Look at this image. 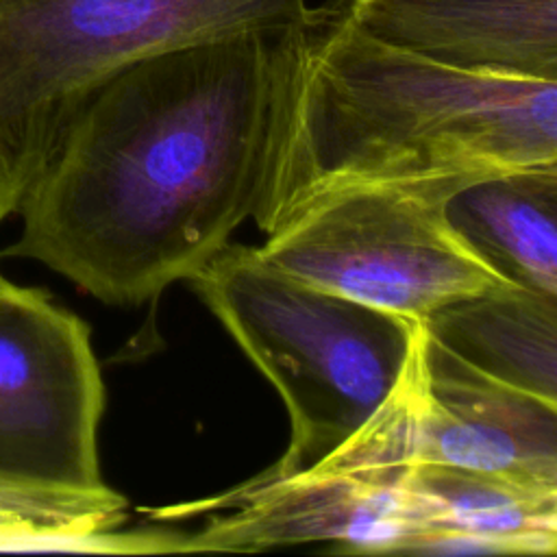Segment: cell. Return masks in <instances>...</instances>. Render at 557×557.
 Segmentation results:
<instances>
[{"label":"cell","instance_id":"obj_12","mask_svg":"<svg viewBox=\"0 0 557 557\" xmlns=\"http://www.w3.org/2000/svg\"><path fill=\"white\" fill-rule=\"evenodd\" d=\"M403 483L426 531H463L507 542L516 555H555L557 490L511 479L413 463Z\"/></svg>","mask_w":557,"mask_h":557},{"label":"cell","instance_id":"obj_7","mask_svg":"<svg viewBox=\"0 0 557 557\" xmlns=\"http://www.w3.org/2000/svg\"><path fill=\"white\" fill-rule=\"evenodd\" d=\"M366 429L376 457L396 468L437 463L557 490V405L472 372L422 324Z\"/></svg>","mask_w":557,"mask_h":557},{"label":"cell","instance_id":"obj_4","mask_svg":"<svg viewBox=\"0 0 557 557\" xmlns=\"http://www.w3.org/2000/svg\"><path fill=\"white\" fill-rule=\"evenodd\" d=\"M309 9V0H0V224L111 74L168 50L287 26Z\"/></svg>","mask_w":557,"mask_h":557},{"label":"cell","instance_id":"obj_1","mask_svg":"<svg viewBox=\"0 0 557 557\" xmlns=\"http://www.w3.org/2000/svg\"><path fill=\"white\" fill-rule=\"evenodd\" d=\"M305 20L152 54L102 81L26 191L0 257L37 261L107 305L189 281L259 209Z\"/></svg>","mask_w":557,"mask_h":557},{"label":"cell","instance_id":"obj_13","mask_svg":"<svg viewBox=\"0 0 557 557\" xmlns=\"http://www.w3.org/2000/svg\"><path fill=\"white\" fill-rule=\"evenodd\" d=\"M115 490L72 492L0 476V531H107L124 522Z\"/></svg>","mask_w":557,"mask_h":557},{"label":"cell","instance_id":"obj_5","mask_svg":"<svg viewBox=\"0 0 557 557\" xmlns=\"http://www.w3.org/2000/svg\"><path fill=\"white\" fill-rule=\"evenodd\" d=\"M479 176L359 181L298 205L257 248L281 270L409 320L511 285L455 233L446 200Z\"/></svg>","mask_w":557,"mask_h":557},{"label":"cell","instance_id":"obj_8","mask_svg":"<svg viewBox=\"0 0 557 557\" xmlns=\"http://www.w3.org/2000/svg\"><path fill=\"white\" fill-rule=\"evenodd\" d=\"M405 470L320 461L289 476H252L244 485L194 505L154 511L178 518L213 511L194 533H178L176 553L268 550L294 544H337L342 553H396L422 533L403 483Z\"/></svg>","mask_w":557,"mask_h":557},{"label":"cell","instance_id":"obj_9","mask_svg":"<svg viewBox=\"0 0 557 557\" xmlns=\"http://www.w3.org/2000/svg\"><path fill=\"white\" fill-rule=\"evenodd\" d=\"M370 37L424 59L557 81V0H346Z\"/></svg>","mask_w":557,"mask_h":557},{"label":"cell","instance_id":"obj_10","mask_svg":"<svg viewBox=\"0 0 557 557\" xmlns=\"http://www.w3.org/2000/svg\"><path fill=\"white\" fill-rule=\"evenodd\" d=\"M420 324L431 344L472 372L557 405V296L498 285Z\"/></svg>","mask_w":557,"mask_h":557},{"label":"cell","instance_id":"obj_3","mask_svg":"<svg viewBox=\"0 0 557 557\" xmlns=\"http://www.w3.org/2000/svg\"><path fill=\"white\" fill-rule=\"evenodd\" d=\"M189 283L283 396L289 444L261 476L307 470L346 444L394 392L420 320L311 285L226 244Z\"/></svg>","mask_w":557,"mask_h":557},{"label":"cell","instance_id":"obj_11","mask_svg":"<svg viewBox=\"0 0 557 557\" xmlns=\"http://www.w3.org/2000/svg\"><path fill=\"white\" fill-rule=\"evenodd\" d=\"M446 218L503 281L557 296V163L483 174L446 200Z\"/></svg>","mask_w":557,"mask_h":557},{"label":"cell","instance_id":"obj_14","mask_svg":"<svg viewBox=\"0 0 557 557\" xmlns=\"http://www.w3.org/2000/svg\"><path fill=\"white\" fill-rule=\"evenodd\" d=\"M4 281H7V278H4V276H2V274H0V285H2V283H4Z\"/></svg>","mask_w":557,"mask_h":557},{"label":"cell","instance_id":"obj_2","mask_svg":"<svg viewBox=\"0 0 557 557\" xmlns=\"http://www.w3.org/2000/svg\"><path fill=\"white\" fill-rule=\"evenodd\" d=\"M546 163H557V81L424 59L370 37L346 0H329L302 26L252 220L270 235L298 205L346 183Z\"/></svg>","mask_w":557,"mask_h":557},{"label":"cell","instance_id":"obj_6","mask_svg":"<svg viewBox=\"0 0 557 557\" xmlns=\"http://www.w3.org/2000/svg\"><path fill=\"white\" fill-rule=\"evenodd\" d=\"M104 385L85 320L41 287L0 285V476L107 492Z\"/></svg>","mask_w":557,"mask_h":557}]
</instances>
